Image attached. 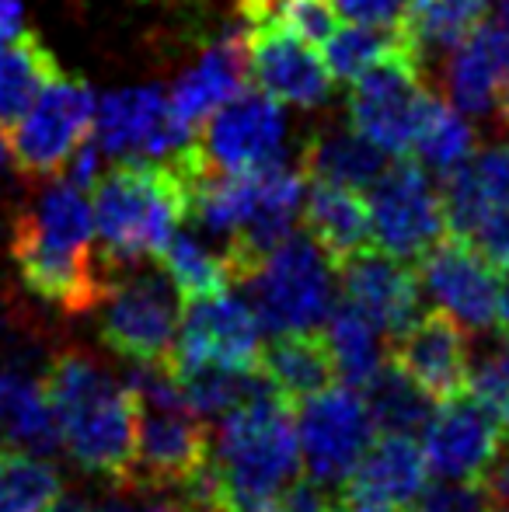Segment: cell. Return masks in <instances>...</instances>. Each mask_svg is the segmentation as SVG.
Segmentation results:
<instances>
[{"instance_id": "51", "label": "cell", "mask_w": 509, "mask_h": 512, "mask_svg": "<svg viewBox=\"0 0 509 512\" xmlns=\"http://www.w3.org/2000/svg\"><path fill=\"white\" fill-rule=\"evenodd\" d=\"M496 512H503V509H496Z\"/></svg>"}, {"instance_id": "28", "label": "cell", "mask_w": 509, "mask_h": 512, "mask_svg": "<svg viewBox=\"0 0 509 512\" xmlns=\"http://www.w3.org/2000/svg\"><path fill=\"white\" fill-rule=\"evenodd\" d=\"M56 77H63L60 60L28 28L14 42L0 46V129L18 122Z\"/></svg>"}, {"instance_id": "29", "label": "cell", "mask_w": 509, "mask_h": 512, "mask_svg": "<svg viewBox=\"0 0 509 512\" xmlns=\"http://www.w3.org/2000/svg\"><path fill=\"white\" fill-rule=\"evenodd\" d=\"M157 258H161L164 276L171 279L182 304L227 293V286L234 283L231 265H227V251H217L199 234H192V230H178Z\"/></svg>"}, {"instance_id": "34", "label": "cell", "mask_w": 509, "mask_h": 512, "mask_svg": "<svg viewBox=\"0 0 509 512\" xmlns=\"http://www.w3.org/2000/svg\"><path fill=\"white\" fill-rule=\"evenodd\" d=\"M60 495V474L46 457L0 450V512H46Z\"/></svg>"}, {"instance_id": "12", "label": "cell", "mask_w": 509, "mask_h": 512, "mask_svg": "<svg viewBox=\"0 0 509 512\" xmlns=\"http://www.w3.org/2000/svg\"><path fill=\"white\" fill-rule=\"evenodd\" d=\"M374 418L353 387L335 384L297 405V439L304 467L321 488H342L374 443Z\"/></svg>"}, {"instance_id": "18", "label": "cell", "mask_w": 509, "mask_h": 512, "mask_svg": "<svg viewBox=\"0 0 509 512\" xmlns=\"http://www.w3.org/2000/svg\"><path fill=\"white\" fill-rule=\"evenodd\" d=\"M339 276L346 304L367 314L384 335L398 338L422 314L419 276L408 269V262L387 255V251H360L342 265Z\"/></svg>"}, {"instance_id": "50", "label": "cell", "mask_w": 509, "mask_h": 512, "mask_svg": "<svg viewBox=\"0 0 509 512\" xmlns=\"http://www.w3.org/2000/svg\"><path fill=\"white\" fill-rule=\"evenodd\" d=\"M4 161H7V140L0 136V168H4Z\"/></svg>"}, {"instance_id": "23", "label": "cell", "mask_w": 509, "mask_h": 512, "mask_svg": "<svg viewBox=\"0 0 509 512\" xmlns=\"http://www.w3.org/2000/svg\"><path fill=\"white\" fill-rule=\"evenodd\" d=\"M300 168L311 182L339 185V189L363 192L384 175V150L374 147L363 133H356L353 122H325L300 147Z\"/></svg>"}, {"instance_id": "35", "label": "cell", "mask_w": 509, "mask_h": 512, "mask_svg": "<svg viewBox=\"0 0 509 512\" xmlns=\"http://www.w3.org/2000/svg\"><path fill=\"white\" fill-rule=\"evenodd\" d=\"M401 42V28H377V25H349L339 28L332 39L321 46L325 67L335 81L353 84L360 74H367L377 60H384Z\"/></svg>"}, {"instance_id": "8", "label": "cell", "mask_w": 509, "mask_h": 512, "mask_svg": "<svg viewBox=\"0 0 509 512\" xmlns=\"http://www.w3.org/2000/svg\"><path fill=\"white\" fill-rule=\"evenodd\" d=\"M95 95L77 77H56L18 122L4 129L7 154L25 178H53L95 129Z\"/></svg>"}, {"instance_id": "17", "label": "cell", "mask_w": 509, "mask_h": 512, "mask_svg": "<svg viewBox=\"0 0 509 512\" xmlns=\"http://www.w3.org/2000/svg\"><path fill=\"white\" fill-rule=\"evenodd\" d=\"M391 363H398L433 401L468 394L471 349L464 328L443 310H422L398 338Z\"/></svg>"}, {"instance_id": "11", "label": "cell", "mask_w": 509, "mask_h": 512, "mask_svg": "<svg viewBox=\"0 0 509 512\" xmlns=\"http://www.w3.org/2000/svg\"><path fill=\"white\" fill-rule=\"evenodd\" d=\"M262 352V324H258L252 304L231 297V293H217V297L182 304V321H178L168 370L217 366V370L258 373Z\"/></svg>"}, {"instance_id": "45", "label": "cell", "mask_w": 509, "mask_h": 512, "mask_svg": "<svg viewBox=\"0 0 509 512\" xmlns=\"http://www.w3.org/2000/svg\"><path fill=\"white\" fill-rule=\"evenodd\" d=\"M46 512H95V506H91L84 495H60Z\"/></svg>"}, {"instance_id": "43", "label": "cell", "mask_w": 509, "mask_h": 512, "mask_svg": "<svg viewBox=\"0 0 509 512\" xmlns=\"http://www.w3.org/2000/svg\"><path fill=\"white\" fill-rule=\"evenodd\" d=\"M25 32V7L21 0H0V46L14 42Z\"/></svg>"}, {"instance_id": "4", "label": "cell", "mask_w": 509, "mask_h": 512, "mask_svg": "<svg viewBox=\"0 0 509 512\" xmlns=\"http://www.w3.org/2000/svg\"><path fill=\"white\" fill-rule=\"evenodd\" d=\"M335 265L307 234L279 241L245 279L262 331H314L335 307Z\"/></svg>"}, {"instance_id": "19", "label": "cell", "mask_w": 509, "mask_h": 512, "mask_svg": "<svg viewBox=\"0 0 509 512\" xmlns=\"http://www.w3.org/2000/svg\"><path fill=\"white\" fill-rule=\"evenodd\" d=\"M509 81V42L496 25H482L440 60V91L468 119H489Z\"/></svg>"}, {"instance_id": "5", "label": "cell", "mask_w": 509, "mask_h": 512, "mask_svg": "<svg viewBox=\"0 0 509 512\" xmlns=\"http://www.w3.org/2000/svg\"><path fill=\"white\" fill-rule=\"evenodd\" d=\"M429 98L433 91H429L426 67L401 35V42L384 60H377L367 74L349 84L346 112L356 133L367 136L374 147L405 157L415 147Z\"/></svg>"}, {"instance_id": "27", "label": "cell", "mask_w": 509, "mask_h": 512, "mask_svg": "<svg viewBox=\"0 0 509 512\" xmlns=\"http://www.w3.org/2000/svg\"><path fill=\"white\" fill-rule=\"evenodd\" d=\"M489 4L492 0H405L398 28L422 67H429L485 25Z\"/></svg>"}, {"instance_id": "20", "label": "cell", "mask_w": 509, "mask_h": 512, "mask_svg": "<svg viewBox=\"0 0 509 512\" xmlns=\"http://www.w3.org/2000/svg\"><path fill=\"white\" fill-rule=\"evenodd\" d=\"M429 464L412 436H384L370 443L356 471L342 485L349 502L377 512H408L426 492Z\"/></svg>"}, {"instance_id": "30", "label": "cell", "mask_w": 509, "mask_h": 512, "mask_svg": "<svg viewBox=\"0 0 509 512\" xmlns=\"http://www.w3.org/2000/svg\"><path fill=\"white\" fill-rule=\"evenodd\" d=\"M325 324H328L325 342L332 349L339 380L346 387H367L374 380V373L384 366V349H381L384 331L367 314H360L353 304H346V300L332 307Z\"/></svg>"}, {"instance_id": "25", "label": "cell", "mask_w": 509, "mask_h": 512, "mask_svg": "<svg viewBox=\"0 0 509 512\" xmlns=\"http://www.w3.org/2000/svg\"><path fill=\"white\" fill-rule=\"evenodd\" d=\"M304 227L307 237L332 258L335 269H342L349 258L367 251L370 237H374L367 199L353 189L321 182H314L304 196Z\"/></svg>"}, {"instance_id": "1", "label": "cell", "mask_w": 509, "mask_h": 512, "mask_svg": "<svg viewBox=\"0 0 509 512\" xmlns=\"http://www.w3.org/2000/svg\"><path fill=\"white\" fill-rule=\"evenodd\" d=\"M42 384L70 460L109 485L133 488L140 405L126 380H116L84 352H60Z\"/></svg>"}, {"instance_id": "7", "label": "cell", "mask_w": 509, "mask_h": 512, "mask_svg": "<svg viewBox=\"0 0 509 512\" xmlns=\"http://www.w3.org/2000/svg\"><path fill=\"white\" fill-rule=\"evenodd\" d=\"M178 290L171 286L168 276L154 272L123 269L112 286L105 290L98 304V335L112 352L123 359L147 366H168L171 349H175L178 321Z\"/></svg>"}, {"instance_id": "40", "label": "cell", "mask_w": 509, "mask_h": 512, "mask_svg": "<svg viewBox=\"0 0 509 512\" xmlns=\"http://www.w3.org/2000/svg\"><path fill=\"white\" fill-rule=\"evenodd\" d=\"M102 164H105V150L98 147V140L95 136H88V140L81 143V147L74 150V157H70L67 164H63V171L60 175L67 178V182H74L77 189H95L98 185V178L105 175L102 171Z\"/></svg>"}, {"instance_id": "32", "label": "cell", "mask_w": 509, "mask_h": 512, "mask_svg": "<svg viewBox=\"0 0 509 512\" xmlns=\"http://www.w3.org/2000/svg\"><path fill=\"white\" fill-rule=\"evenodd\" d=\"M363 401H367L374 425L387 436H412V432L426 429V422L436 411L433 398L398 363H384L374 373Z\"/></svg>"}, {"instance_id": "39", "label": "cell", "mask_w": 509, "mask_h": 512, "mask_svg": "<svg viewBox=\"0 0 509 512\" xmlns=\"http://www.w3.org/2000/svg\"><path fill=\"white\" fill-rule=\"evenodd\" d=\"M262 512H332V499H328V488L314 481H293Z\"/></svg>"}, {"instance_id": "37", "label": "cell", "mask_w": 509, "mask_h": 512, "mask_svg": "<svg viewBox=\"0 0 509 512\" xmlns=\"http://www.w3.org/2000/svg\"><path fill=\"white\" fill-rule=\"evenodd\" d=\"M489 495L478 481H443L419 495L412 512H489Z\"/></svg>"}, {"instance_id": "10", "label": "cell", "mask_w": 509, "mask_h": 512, "mask_svg": "<svg viewBox=\"0 0 509 512\" xmlns=\"http://www.w3.org/2000/svg\"><path fill=\"white\" fill-rule=\"evenodd\" d=\"M91 136L105 154L123 161H178L196 143L192 126L175 115L168 88L161 84L102 95Z\"/></svg>"}, {"instance_id": "31", "label": "cell", "mask_w": 509, "mask_h": 512, "mask_svg": "<svg viewBox=\"0 0 509 512\" xmlns=\"http://www.w3.org/2000/svg\"><path fill=\"white\" fill-rule=\"evenodd\" d=\"M475 150H478V133L468 115L457 112L443 95L429 98V108H426V115H422L419 136H415V147H412V154L419 157L422 168L447 178L450 171L461 168Z\"/></svg>"}, {"instance_id": "26", "label": "cell", "mask_w": 509, "mask_h": 512, "mask_svg": "<svg viewBox=\"0 0 509 512\" xmlns=\"http://www.w3.org/2000/svg\"><path fill=\"white\" fill-rule=\"evenodd\" d=\"M0 439L11 450L49 453L60 450V425L49 405L46 384L21 366H0Z\"/></svg>"}, {"instance_id": "24", "label": "cell", "mask_w": 509, "mask_h": 512, "mask_svg": "<svg viewBox=\"0 0 509 512\" xmlns=\"http://www.w3.org/2000/svg\"><path fill=\"white\" fill-rule=\"evenodd\" d=\"M258 373L269 380V387L286 405H304V401L318 398L328 387L339 384L332 349L318 331H283V335H276L269 349L262 352Z\"/></svg>"}, {"instance_id": "14", "label": "cell", "mask_w": 509, "mask_h": 512, "mask_svg": "<svg viewBox=\"0 0 509 512\" xmlns=\"http://www.w3.org/2000/svg\"><path fill=\"white\" fill-rule=\"evenodd\" d=\"M213 439L189 408H140L133 488L185 492L210 464Z\"/></svg>"}, {"instance_id": "41", "label": "cell", "mask_w": 509, "mask_h": 512, "mask_svg": "<svg viewBox=\"0 0 509 512\" xmlns=\"http://www.w3.org/2000/svg\"><path fill=\"white\" fill-rule=\"evenodd\" d=\"M471 244H475L492 265H509V206L499 209L496 216H489V220L478 227V234L471 237Z\"/></svg>"}, {"instance_id": "46", "label": "cell", "mask_w": 509, "mask_h": 512, "mask_svg": "<svg viewBox=\"0 0 509 512\" xmlns=\"http://www.w3.org/2000/svg\"><path fill=\"white\" fill-rule=\"evenodd\" d=\"M496 324L499 331L509 338V269H506V279L499 283V310H496Z\"/></svg>"}, {"instance_id": "33", "label": "cell", "mask_w": 509, "mask_h": 512, "mask_svg": "<svg viewBox=\"0 0 509 512\" xmlns=\"http://www.w3.org/2000/svg\"><path fill=\"white\" fill-rule=\"evenodd\" d=\"M185 394V405L199 418H224L238 411L248 401H258L265 394H276L262 373H238L217 370V366H199V370H171Z\"/></svg>"}, {"instance_id": "3", "label": "cell", "mask_w": 509, "mask_h": 512, "mask_svg": "<svg viewBox=\"0 0 509 512\" xmlns=\"http://www.w3.org/2000/svg\"><path fill=\"white\" fill-rule=\"evenodd\" d=\"M91 213L102 255L119 269H133L161 255L189 220V175L178 161H123L98 178Z\"/></svg>"}, {"instance_id": "16", "label": "cell", "mask_w": 509, "mask_h": 512, "mask_svg": "<svg viewBox=\"0 0 509 512\" xmlns=\"http://www.w3.org/2000/svg\"><path fill=\"white\" fill-rule=\"evenodd\" d=\"M248 32V70L258 91L283 105L321 108L332 98V81L318 46L283 25H258Z\"/></svg>"}, {"instance_id": "44", "label": "cell", "mask_w": 509, "mask_h": 512, "mask_svg": "<svg viewBox=\"0 0 509 512\" xmlns=\"http://www.w3.org/2000/svg\"><path fill=\"white\" fill-rule=\"evenodd\" d=\"M98 512H189V509L182 502H143V506H136V502H109V506H102Z\"/></svg>"}, {"instance_id": "15", "label": "cell", "mask_w": 509, "mask_h": 512, "mask_svg": "<svg viewBox=\"0 0 509 512\" xmlns=\"http://www.w3.org/2000/svg\"><path fill=\"white\" fill-rule=\"evenodd\" d=\"M503 443V422L471 394L440 401L422 429L426 464L443 481H478Z\"/></svg>"}, {"instance_id": "42", "label": "cell", "mask_w": 509, "mask_h": 512, "mask_svg": "<svg viewBox=\"0 0 509 512\" xmlns=\"http://www.w3.org/2000/svg\"><path fill=\"white\" fill-rule=\"evenodd\" d=\"M478 485L485 488V495H489L492 509L509 512V443L499 446L496 460H492V464L485 467V474L478 478Z\"/></svg>"}, {"instance_id": "49", "label": "cell", "mask_w": 509, "mask_h": 512, "mask_svg": "<svg viewBox=\"0 0 509 512\" xmlns=\"http://www.w3.org/2000/svg\"><path fill=\"white\" fill-rule=\"evenodd\" d=\"M499 115H503V122L509 126V81H506V88H503V98H499Z\"/></svg>"}, {"instance_id": "2", "label": "cell", "mask_w": 509, "mask_h": 512, "mask_svg": "<svg viewBox=\"0 0 509 512\" xmlns=\"http://www.w3.org/2000/svg\"><path fill=\"white\" fill-rule=\"evenodd\" d=\"M297 418L279 394L224 415L210 453L213 512H262L300 474Z\"/></svg>"}, {"instance_id": "6", "label": "cell", "mask_w": 509, "mask_h": 512, "mask_svg": "<svg viewBox=\"0 0 509 512\" xmlns=\"http://www.w3.org/2000/svg\"><path fill=\"white\" fill-rule=\"evenodd\" d=\"M286 122L283 102L265 91H238L227 105L206 119L203 133L178 161L189 171H213V175H248L286 161Z\"/></svg>"}, {"instance_id": "47", "label": "cell", "mask_w": 509, "mask_h": 512, "mask_svg": "<svg viewBox=\"0 0 509 512\" xmlns=\"http://www.w3.org/2000/svg\"><path fill=\"white\" fill-rule=\"evenodd\" d=\"M496 28L506 35V42H509V0H496Z\"/></svg>"}, {"instance_id": "21", "label": "cell", "mask_w": 509, "mask_h": 512, "mask_svg": "<svg viewBox=\"0 0 509 512\" xmlns=\"http://www.w3.org/2000/svg\"><path fill=\"white\" fill-rule=\"evenodd\" d=\"M248 77H252V70H248V32L241 25L217 35L203 49V56L178 77L175 88L168 91L171 108L182 122L199 126L220 105L231 102L238 91H245Z\"/></svg>"}, {"instance_id": "36", "label": "cell", "mask_w": 509, "mask_h": 512, "mask_svg": "<svg viewBox=\"0 0 509 512\" xmlns=\"http://www.w3.org/2000/svg\"><path fill=\"white\" fill-rule=\"evenodd\" d=\"M468 394L482 401L499 422H509V345L489 352L478 359V366H471Z\"/></svg>"}, {"instance_id": "48", "label": "cell", "mask_w": 509, "mask_h": 512, "mask_svg": "<svg viewBox=\"0 0 509 512\" xmlns=\"http://www.w3.org/2000/svg\"><path fill=\"white\" fill-rule=\"evenodd\" d=\"M332 512H377V509L360 506V502H349V499H342L339 506H332Z\"/></svg>"}, {"instance_id": "22", "label": "cell", "mask_w": 509, "mask_h": 512, "mask_svg": "<svg viewBox=\"0 0 509 512\" xmlns=\"http://www.w3.org/2000/svg\"><path fill=\"white\" fill-rule=\"evenodd\" d=\"M509 206V143H492L468 157L457 171L443 178V209L454 237L478 234L489 216Z\"/></svg>"}, {"instance_id": "13", "label": "cell", "mask_w": 509, "mask_h": 512, "mask_svg": "<svg viewBox=\"0 0 509 512\" xmlns=\"http://www.w3.org/2000/svg\"><path fill=\"white\" fill-rule=\"evenodd\" d=\"M419 283L464 331H489L499 310L496 265L464 237H443L419 258Z\"/></svg>"}, {"instance_id": "38", "label": "cell", "mask_w": 509, "mask_h": 512, "mask_svg": "<svg viewBox=\"0 0 509 512\" xmlns=\"http://www.w3.org/2000/svg\"><path fill=\"white\" fill-rule=\"evenodd\" d=\"M332 4L353 25H377V28H398L401 11H405V0H332Z\"/></svg>"}, {"instance_id": "9", "label": "cell", "mask_w": 509, "mask_h": 512, "mask_svg": "<svg viewBox=\"0 0 509 512\" xmlns=\"http://www.w3.org/2000/svg\"><path fill=\"white\" fill-rule=\"evenodd\" d=\"M370 230L387 255L415 262L447 234V209L443 192L433 185L419 161L398 157L387 164L384 175L370 185L367 196Z\"/></svg>"}]
</instances>
